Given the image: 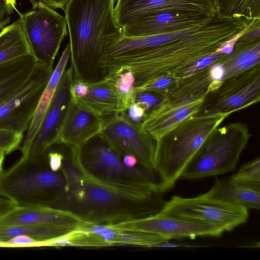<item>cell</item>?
Masks as SVG:
<instances>
[{
    "label": "cell",
    "instance_id": "6da1fadb",
    "mask_svg": "<svg viewBox=\"0 0 260 260\" xmlns=\"http://www.w3.org/2000/svg\"><path fill=\"white\" fill-rule=\"evenodd\" d=\"M250 25L251 22L244 18H224L217 14L191 35L164 45L103 58L102 67L106 77L124 70L131 71L135 79V88L162 77L181 79L188 77L196 61L242 34Z\"/></svg>",
    "mask_w": 260,
    "mask_h": 260
},
{
    "label": "cell",
    "instance_id": "7a4b0ae2",
    "mask_svg": "<svg viewBox=\"0 0 260 260\" xmlns=\"http://www.w3.org/2000/svg\"><path fill=\"white\" fill-rule=\"evenodd\" d=\"M67 176L69 190L57 203H63L61 209L67 207L65 210L90 224L112 225L143 218L159 212L166 203L159 192L112 187L81 173L75 166L69 168Z\"/></svg>",
    "mask_w": 260,
    "mask_h": 260
},
{
    "label": "cell",
    "instance_id": "3957f363",
    "mask_svg": "<svg viewBox=\"0 0 260 260\" xmlns=\"http://www.w3.org/2000/svg\"><path fill=\"white\" fill-rule=\"evenodd\" d=\"M116 0H70L64 12L74 77L86 82L105 78L101 60L111 38L122 35L116 20Z\"/></svg>",
    "mask_w": 260,
    "mask_h": 260
},
{
    "label": "cell",
    "instance_id": "277c9868",
    "mask_svg": "<svg viewBox=\"0 0 260 260\" xmlns=\"http://www.w3.org/2000/svg\"><path fill=\"white\" fill-rule=\"evenodd\" d=\"M70 158L81 173L118 188L164 192L163 183L155 169L138 165L129 168L122 156L100 134L78 148H70Z\"/></svg>",
    "mask_w": 260,
    "mask_h": 260
},
{
    "label": "cell",
    "instance_id": "5b68a950",
    "mask_svg": "<svg viewBox=\"0 0 260 260\" xmlns=\"http://www.w3.org/2000/svg\"><path fill=\"white\" fill-rule=\"evenodd\" d=\"M231 114H196L184 120L156 141L154 169L164 192L173 187L209 134Z\"/></svg>",
    "mask_w": 260,
    "mask_h": 260
},
{
    "label": "cell",
    "instance_id": "8992f818",
    "mask_svg": "<svg viewBox=\"0 0 260 260\" xmlns=\"http://www.w3.org/2000/svg\"><path fill=\"white\" fill-rule=\"evenodd\" d=\"M69 188L70 181L63 168L52 171L47 155L36 158L21 157L0 172V196L16 206L53 207Z\"/></svg>",
    "mask_w": 260,
    "mask_h": 260
},
{
    "label": "cell",
    "instance_id": "52a82bcc",
    "mask_svg": "<svg viewBox=\"0 0 260 260\" xmlns=\"http://www.w3.org/2000/svg\"><path fill=\"white\" fill-rule=\"evenodd\" d=\"M219 84L212 79L209 67L178 80L140 122L142 130L157 141L184 120L198 114L206 96Z\"/></svg>",
    "mask_w": 260,
    "mask_h": 260
},
{
    "label": "cell",
    "instance_id": "ba28073f",
    "mask_svg": "<svg viewBox=\"0 0 260 260\" xmlns=\"http://www.w3.org/2000/svg\"><path fill=\"white\" fill-rule=\"evenodd\" d=\"M251 136L248 126L231 122L215 128L187 165L180 178L196 179L233 171Z\"/></svg>",
    "mask_w": 260,
    "mask_h": 260
},
{
    "label": "cell",
    "instance_id": "9c48e42d",
    "mask_svg": "<svg viewBox=\"0 0 260 260\" xmlns=\"http://www.w3.org/2000/svg\"><path fill=\"white\" fill-rule=\"evenodd\" d=\"M31 54L37 63L53 68L61 44L67 36V23L53 8L39 1L20 16Z\"/></svg>",
    "mask_w": 260,
    "mask_h": 260
},
{
    "label": "cell",
    "instance_id": "30bf717a",
    "mask_svg": "<svg viewBox=\"0 0 260 260\" xmlns=\"http://www.w3.org/2000/svg\"><path fill=\"white\" fill-rule=\"evenodd\" d=\"M159 212L189 221L211 225L231 231L247 222L248 210L208 197L205 193L193 198L173 196Z\"/></svg>",
    "mask_w": 260,
    "mask_h": 260
},
{
    "label": "cell",
    "instance_id": "8fae6325",
    "mask_svg": "<svg viewBox=\"0 0 260 260\" xmlns=\"http://www.w3.org/2000/svg\"><path fill=\"white\" fill-rule=\"evenodd\" d=\"M53 70L37 63L28 79L0 103V129L23 134L27 131Z\"/></svg>",
    "mask_w": 260,
    "mask_h": 260
},
{
    "label": "cell",
    "instance_id": "7c38bea8",
    "mask_svg": "<svg viewBox=\"0 0 260 260\" xmlns=\"http://www.w3.org/2000/svg\"><path fill=\"white\" fill-rule=\"evenodd\" d=\"M260 101V64L222 80L205 97L199 114H232Z\"/></svg>",
    "mask_w": 260,
    "mask_h": 260
},
{
    "label": "cell",
    "instance_id": "4fadbf2b",
    "mask_svg": "<svg viewBox=\"0 0 260 260\" xmlns=\"http://www.w3.org/2000/svg\"><path fill=\"white\" fill-rule=\"evenodd\" d=\"M104 119L100 133L122 156H134L138 164L154 169L156 141L144 132L140 122L130 120L125 112L115 113Z\"/></svg>",
    "mask_w": 260,
    "mask_h": 260
},
{
    "label": "cell",
    "instance_id": "5bb4252c",
    "mask_svg": "<svg viewBox=\"0 0 260 260\" xmlns=\"http://www.w3.org/2000/svg\"><path fill=\"white\" fill-rule=\"evenodd\" d=\"M74 78L71 66L62 74L41 125L32 139L20 148L21 157L36 158L46 156L49 148L58 144L59 134L71 102L70 86Z\"/></svg>",
    "mask_w": 260,
    "mask_h": 260
},
{
    "label": "cell",
    "instance_id": "9a60e30c",
    "mask_svg": "<svg viewBox=\"0 0 260 260\" xmlns=\"http://www.w3.org/2000/svg\"><path fill=\"white\" fill-rule=\"evenodd\" d=\"M108 225L125 231L151 233L169 240L186 238L194 239L198 237H216L224 232L215 226L169 216L160 212Z\"/></svg>",
    "mask_w": 260,
    "mask_h": 260
},
{
    "label": "cell",
    "instance_id": "2e32d148",
    "mask_svg": "<svg viewBox=\"0 0 260 260\" xmlns=\"http://www.w3.org/2000/svg\"><path fill=\"white\" fill-rule=\"evenodd\" d=\"M164 11L199 12L211 16L217 14L215 0H116V20L122 29L143 17Z\"/></svg>",
    "mask_w": 260,
    "mask_h": 260
},
{
    "label": "cell",
    "instance_id": "e0dca14e",
    "mask_svg": "<svg viewBox=\"0 0 260 260\" xmlns=\"http://www.w3.org/2000/svg\"><path fill=\"white\" fill-rule=\"evenodd\" d=\"M215 16L194 12L160 11L124 27L122 34L126 37H135L168 33L193 27Z\"/></svg>",
    "mask_w": 260,
    "mask_h": 260
},
{
    "label": "cell",
    "instance_id": "ac0fdd59",
    "mask_svg": "<svg viewBox=\"0 0 260 260\" xmlns=\"http://www.w3.org/2000/svg\"><path fill=\"white\" fill-rule=\"evenodd\" d=\"M104 118L84 104L71 102L62 126L58 143L78 148L101 133Z\"/></svg>",
    "mask_w": 260,
    "mask_h": 260
},
{
    "label": "cell",
    "instance_id": "d6986e66",
    "mask_svg": "<svg viewBox=\"0 0 260 260\" xmlns=\"http://www.w3.org/2000/svg\"><path fill=\"white\" fill-rule=\"evenodd\" d=\"M88 223L69 210L49 206H16L0 217V224L73 225Z\"/></svg>",
    "mask_w": 260,
    "mask_h": 260
},
{
    "label": "cell",
    "instance_id": "ffe728a7",
    "mask_svg": "<svg viewBox=\"0 0 260 260\" xmlns=\"http://www.w3.org/2000/svg\"><path fill=\"white\" fill-rule=\"evenodd\" d=\"M81 227L73 225L0 224V244L17 236H27L38 241L40 246H49Z\"/></svg>",
    "mask_w": 260,
    "mask_h": 260
},
{
    "label": "cell",
    "instance_id": "44dd1931",
    "mask_svg": "<svg viewBox=\"0 0 260 260\" xmlns=\"http://www.w3.org/2000/svg\"><path fill=\"white\" fill-rule=\"evenodd\" d=\"M205 194L248 210L260 208V191L240 185L231 177L216 179Z\"/></svg>",
    "mask_w": 260,
    "mask_h": 260
},
{
    "label": "cell",
    "instance_id": "7402d4cb",
    "mask_svg": "<svg viewBox=\"0 0 260 260\" xmlns=\"http://www.w3.org/2000/svg\"><path fill=\"white\" fill-rule=\"evenodd\" d=\"M88 85L86 95L75 101L87 106L102 117L125 112L112 80L105 78L95 82L88 83Z\"/></svg>",
    "mask_w": 260,
    "mask_h": 260
},
{
    "label": "cell",
    "instance_id": "603a6c76",
    "mask_svg": "<svg viewBox=\"0 0 260 260\" xmlns=\"http://www.w3.org/2000/svg\"><path fill=\"white\" fill-rule=\"evenodd\" d=\"M71 50L68 44L62 52L57 64L40 98L31 122L22 142V146L27 145L37 132L50 105L63 73L70 59Z\"/></svg>",
    "mask_w": 260,
    "mask_h": 260
},
{
    "label": "cell",
    "instance_id": "cb8c5ba5",
    "mask_svg": "<svg viewBox=\"0 0 260 260\" xmlns=\"http://www.w3.org/2000/svg\"><path fill=\"white\" fill-rule=\"evenodd\" d=\"M36 64L33 56L29 54L0 66V103L28 79Z\"/></svg>",
    "mask_w": 260,
    "mask_h": 260
},
{
    "label": "cell",
    "instance_id": "d4e9b609",
    "mask_svg": "<svg viewBox=\"0 0 260 260\" xmlns=\"http://www.w3.org/2000/svg\"><path fill=\"white\" fill-rule=\"evenodd\" d=\"M219 61L224 70L223 80L260 64V39L249 43H236L233 52Z\"/></svg>",
    "mask_w": 260,
    "mask_h": 260
},
{
    "label": "cell",
    "instance_id": "484cf974",
    "mask_svg": "<svg viewBox=\"0 0 260 260\" xmlns=\"http://www.w3.org/2000/svg\"><path fill=\"white\" fill-rule=\"evenodd\" d=\"M31 54L19 18L0 32V66Z\"/></svg>",
    "mask_w": 260,
    "mask_h": 260
},
{
    "label": "cell",
    "instance_id": "4316f807",
    "mask_svg": "<svg viewBox=\"0 0 260 260\" xmlns=\"http://www.w3.org/2000/svg\"><path fill=\"white\" fill-rule=\"evenodd\" d=\"M217 14L224 18H260V0H215Z\"/></svg>",
    "mask_w": 260,
    "mask_h": 260
},
{
    "label": "cell",
    "instance_id": "83f0119b",
    "mask_svg": "<svg viewBox=\"0 0 260 260\" xmlns=\"http://www.w3.org/2000/svg\"><path fill=\"white\" fill-rule=\"evenodd\" d=\"M108 78L113 80L125 112L134 103L135 79L133 74L129 71L124 70Z\"/></svg>",
    "mask_w": 260,
    "mask_h": 260
},
{
    "label": "cell",
    "instance_id": "f1b7e54d",
    "mask_svg": "<svg viewBox=\"0 0 260 260\" xmlns=\"http://www.w3.org/2000/svg\"><path fill=\"white\" fill-rule=\"evenodd\" d=\"M231 178L240 185L260 191L259 157L243 165Z\"/></svg>",
    "mask_w": 260,
    "mask_h": 260
},
{
    "label": "cell",
    "instance_id": "f546056e",
    "mask_svg": "<svg viewBox=\"0 0 260 260\" xmlns=\"http://www.w3.org/2000/svg\"><path fill=\"white\" fill-rule=\"evenodd\" d=\"M23 134L8 129H0V148L6 154L20 148L23 141Z\"/></svg>",
    "mask_w": 260,
    "mask_h": 260
},
{
    "label": "cell",
    "instance_id": "4dcf8cb0",
    "mask_svg": "<svg viewBox=\"0 0 260 260\" xmlns=\"http://www.w3.org/2000/svg\"><path fill=\"white\" fill-rule=\"evenodd\" d=\"M162 97L149 91H136L134 95V103L143 107L147 111H150L161 101Z\"/></svg>",
    "mask_w": 260,
    "mask_h": 260
},
{
    "label": "cell",
    "instance_id": "1f68e13d",
    "mask_svg": "<svg viewBox=\"0 0 260 260\" xmlns=\"http://www.w3.org/2000/svg\"><path fill=\"white\" fill-rule=\"evenodd\" d=\"M40 242L27 236H17L0 244L1 247H38Z\"/></svg>",
    "mask_w": 260,
    "mask_h": 260
},
{
    "label": "cell",
    "instance_id": "d6a6232c",
    "mask_svg": "<svg viewBox=\"0 0 260 260\" xmlns=\"http://www.w3.org/2000/svg\"><path fill=\"white\" fill-rule=\"evenodd\" d=\"M88 89V82L74 77L70 89L71 100L78 101L83 99L87 94Z\"/></svg>",
    "mask_w": 260,
    "mask_h": 260
},
{
    "label": "cell",
    "instance_id": "836d02e7",
    "mask_svg": "<svg viewBox=\"0 0 260 260\" xmlns=\"http://www.w3.org/2000/svg\"><path fill=\"white\" fill-rule=\"evenodd\" d=\"M260 39V20L257 21L243 32L238 39L236 43H246Z\"/></svg>",
    "mask_w": 260,
    "mask_h": 260
},
{
    "label": "cell",
    "instance_id": "e575fe53",
    "mask_svg": "<svg viewBox=\"0 0 260 260\" xmlns=\"http://www.w3.org/2000/svg\"><path fill=\"white\" fill-rule=\"evenodd\" d=\"M126 111L127 112L126 114L128 119L136 123L142 121L147 113L143 107L136 103L132 104Z\"/></svg>",
    "mask_w": 260,
    "mask_h": 260
},
{
    "label": "cell",
    "instance_id": "d590c367",
    "mask_svg": "<svg viewBox=\"0 0 260 260\" xmlns=\"http://www.w3.org/2000/svg\"><path fill=\"white\" fill-rule=\"evenodd\" d=\"M64 158L63 154L56 151H50L47 155L48 166L53 171H58L61 169Z\"/></svg>",
    "mask_w": 260,
    "mask_h": 260
},
{
    "label": "cell",
    "instance_id": "8d00e7d4",
    "mask_svg": "<svg viewBox=\"0 0 260 260\" xmlns=\"http://www.w3.org/2000/svg\"><path fill=\"white\" fill-rule=\"evenodd\" d=\"M209 74L215 82L221 83L224 76V70L221 63L218 61L209 67Z\"/></svg>",
    "mask_w": 260,
    "mask_h": 260
},
{
    "label": "cell",
    "instance_id": "74e56055",
    "mask_svg": "<svg viewBox=\"0 0 260 260\" xmlns=\"http://www.w3.org/2000/svg\"><path fill=\"white\" fill-rule=\"evenodd\" d=\"M12 13L5 0H0V30H2L10 22Z\"/></svg>",
    "mask_w": 260,
    "mask_h": 260
},
{
    "label": "cell",
    "instance_id": "f35d334b",
    "mask_svg": "<svg viewBox=\"0 0 260 260\" xmlns=\"http://www.w3.org/2000/svg\"><path fill=\"white\" fill-rule=\"evenodd\" d=\"M70 0H39L53 9H60L64 11Z\"/></svg>",
    "mask_w": 260,
    "mask_h": 260
},
{
    "label": "cell",
    "instance_id": "ab89813d",
    "mask_svg": "<svg viewBox=\"0 0 260 260\" xmlns=\"http://www.w3.org/2000/svg\"><path fill=\"white\" fill-rule=\"evenodd\" d=\"M16 205L6 198L0 199V217Z\"/></svg>",
    "mask_w": 260,
    "mask_h": 260
},
{
    "label": "cell",
    "instance_id": "60d3db41",
    "mask_svg": "<svg viewBox=\"0 0 260 260\" xmlns=\"http://www.w3.org/2000/svg\"><path fill=\"white\" fill-rule=\"evenodd\" d=\"M122 160L124 165L129 168H134L138 165V161L136 158L129 154L125 155L122 157Z\"/></svg>",
    "mask_w": 260,
    "mask_h": 260
},
{
    "label": "cell",
    "instance_id": "b9f144b4",
    "mask_svg": "<svg viewBox=\"0 0 260 260\" xmlns=\"http://www.w3.org/2000/svg\"><path fill=\"white\" fill-rule=\"evenodd\" d=\"M5 1L6 2L11 13L15 11L19 16L21 15V13L17 9L16 0H5Z\"/></svg>",
    "mask_w": 260,
    "mask_h": 260
},
{
    "label": "cell",
    "instance_id": "7bdbcfd3",
    "mask_svg": "<svg viewBox=\"0 0 260 260\" xmlns=\"http://www.w3.org/2000/svg\"><path fill=\"white\" fill-rule=\"evenodd\" d=\"M6 154L5 153H0V172L3 170V164L5 159V156Z\"/></svg>",
    "mask_w": 260,
    "mask_h": 260
},
{
    "label": "cell",
    "instance_id": "ee69618b",
    "mask_svg": "<svg viewBox=\"0 0 260 260\" xmlns=\"http://www.w3.org/2000/svg\"><path fill=\"white\" fill-rule=\"evenodd\" d=\"M30 1L31 2L32 5H34L37 2L35 0H30Z\"/></svg>",
    "mask_w": 260,
    "mask_h": 260
},
{
    "label": "cell",
    "instance_id": "f6af8a7d",
    "mask_svg": "<svg viewBox=\"0 0 260 260\" xmlns=\"http://www.w3.org/2000/svg\"><path fill=\"white\" fill-rule=\"evenodd\" d=\"M5 153V151H4L3 149H1V148H0V153ZM5 154H6V153H5Z\"/></svg>",
    "mask_w": 260,
    "mask_h": 260
}]
</instances>
